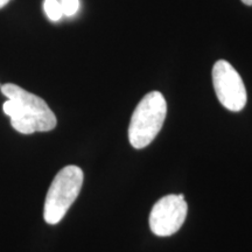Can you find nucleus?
<instances>
[{
	"label": "nucleus",
	"instance_id": "nucleus-1",
	"mask_svg": "<svg viewBox=\"0 0 252 252\" xmlns=\"http://www.w3.org/2000/svg\"><path fill=\"white\" fill-rule=\"evenodd\" d=\"M1 93L7 97L2 105L5 115L11 118L15 131L23 134L48 132L55 128L58 119L45 100L13 83L1 86Z\"/></svg>",
	"mask_w": 252,
	"mask_h": 252
},
{
	"label": "nucleus",
	"instance_id": "nucleus-2",
	"mask_svg": "<svg viewBox=\"0 0 252 252\" xmlns=\"http://www.w3.org/2000/svg\"><path fill=\"white\" fill-rule=\"evenodd\" d=\"M167 115L165 97L151 91L138 103L128 126V140L134 149L141 150L152 143L161 130Z\"/></svg>",
	"mask_w": 252,
	"mask_h": 252
},
{
	"label": "nucleus",
	"instance_id": "nucleus-3",
	"mask_svg": "<svg viewBox=\"0 0 252 252\" xmlns=\"http://www.w3.org/2000/svg\"><path fill=\"white\" fill-rule=\"evenodd\" d=\"M84 174L80 167L65 166L55 175L47 191L43 219L48 224H58L76 201L83 185Z\"/></svg>",
	"mask_w": 252,
	"mask_h": 252
},
{
	"label": "nucleus",
	"instance_id": "nucleus-4",
	"mask_svg": "<svg viewBox=\"0 0 252 252\" xmlns=\"http://www.w3.org/2000/svg\"><path fill=\"white\" fill-rule=\"evenodd\" d=\"M213 84L217 98L225 109L238 112L247 105L248 94L244 82L228 61L220 60L214 64Z\"/></svg>",
	"mask_w": 252,
	"mask_h": 252
},
{
	"label": "nucleus",
	"instance_id": "nucleus-5",
	"mask_svg": "<svg viewBox=\"0 0 252 252\" xmlns=\"http://www.w3.org/2000/svg\"><path fill=\"white\" fill-rule=\"evenodd\" d=\"M188 213L184 195H166L154 204L150 214L151 231L159 237H168L181 229Z\"/></svg>",
	"mask_w": 252,
	"mask_h": 252
},
{
	"label": "nucleus",
	"instance_id": "nucleus-6",
	"mask_svg": "<svg viewBox=\"0 0 252 252\" xmlns=\"http://www.w3.org/2000/svg\"><path fill=\"white\" fill-rule=\"evenodd\" d=\"M43 8H45V13L49 18V20L59 21L63 17L60 0H45Z\"/></svg>",
	"mask_w": 252,
	"mask_h": 252
},
{
	"label": "nucleus",
	"instance_id": "nucleus-7",
	"mask_svg": "<svg viewBox=\"0 0 252 252\" xmlns=\"http://www.w3.org/2000/svg\"><path fill=\"white\" fill-rule=\"evenodd\" d=\"M60 4H61L63 15H67V17L75 15L80 8L78 0H60Z\"/></svg>",
	"mask_w": 252,
	"mask_h": 252
},
{
	"label": "nucleus",
	"instance_id": "nucleus-8",
	"mask_svg": "<svg viewBox=\"0 0 252 252\" xmlns=\"http://www.w3.org/2000/svg\"><path fill=\"white\" fill-rule=\"evenodd\" d=\"M8 1L9 0H0V8H2L5 5H7Z\"/></svg>",
	"mask_w": 252,
	"mask_h": 252
},
{
	"label": "nucleus",
	"instance_id": "nucleus-9",
	"mask_svg": "<svg viewBox=\"0 0 252 252\" xmlns=\"http://www.w3.org/2000/svg\"><path fill=\"white\" fill-rule=\"evenodd\" d=\"M242 1H243L245 5H248V6H252V0H242Z\"/></svg>",
	"mask_w": 252,
	"mask_h": 252
}]
</instances>
